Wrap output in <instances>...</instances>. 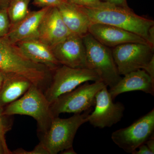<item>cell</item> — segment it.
I'll return each mask as SVG.
<instances>
[{
    "label": "cell",
    "instance_id": "3",
    "mask_svg": "<svg viewBox=\"0 0 154 154\" xmlns=\"http://www.w3.org/2000/svg\"><path fill=\"white\" fill-rule=\"evenodd\" d=\"M91 110L81 114H74L68 118L54 117L49 129L39 136L40 143L48 154H57L73 146L74 140L79 128L88 122Z\"/></svg>",
    "mask_w": 154,
    "mask_h": 154
},
{
    "label": "cell",
    "instance_id": "31",
    "mask_svg": "<svg viewBox=\"0 0 154 154\" xmlns=\"http://www.w3.org/2000/svg\"><path fill=\"white\" fill-rule=\"evenodd\" d=\"M4 78H5V75L0 71V90L2 86Z\"/></svg>",
    "mask_w": 154,
    "mask_h": 154
},
{
    "label": "cell",
    "instance_id": "8",
    "mask_svg": "<svg viewBox=\"0 0 154 154\" xmlns=\"http://www.w3.org/2000/svg\"><path fill=\"white\" fill-rule=\"evenodd\" d=\"M112 51L120 75L143 69L154 57V47L148 43H125L113 48Z\"/></svg>",
    "mask_w": 154,
    "mask_h": 154
},
{
    "label": "cell",
    "instance_id": "22",
    "mask_svg": "<svg viewBox=\"0 0 154 154\" xmlns=\"http://www.w3.org/2000/svg\"><path fill=\"white\" fill-rule=\"evenodd\" d=\"M8 128L4 124L2 118H0V140L2 141L5 147L8 149H9L6 143L5 137L6 132L8 131Z\"/></svg>",
    "mask_w": 154,
    "mask_h": 154
},
{
    "label": "cell",
    "instance_id": "20",
    "mask_svg": "<svg viewBox=\"0 0 154 154\" xmlns=\"http://www.w3.org/2000/svg\"><path fill=\"white\" fill-rule=\"evenodd\" d=\"M12 152V154H48L46 149L40 142L33 150L27 151L23 149H18Z\"/></svg>",
    "mask_w": 154,
    "mask_h": 154
},
{
    "label": "cell",
    "instance_id": "12",
    "mask_svg": "<svg viewBox=\"0 0 154 154\" xmlns=\"http://www.w3.org/2000/svg\"><path fill=\"white\" fill-rule=\"evenodd\" d=\"M72 34L65 24L57 7H51L42 21L38 38L52 48Z\"/></svg>",
    "mask_w": 154,
    "mask_h": 154
},
{
    "label": "cell",
    "instance_id": "25",
    "mask_svg": "<svg viewBox=\"0 0 154 154\" xmlns=\"http://www.w3.org/2000/svg\"><path fill=\"white\" fill-rule=\"evenodd\" d=\"M143 70L154 80V57L152 58L150 61L144 68Z\"/></svg>",
    "mask_w": 154,
    "mask_h": 154
},
{
    "label": "cell",
    "instance_id": "30",
    "mask_svg": "<svg viewBox=\"0 0 154 154\" xmlns=\"http://www.w3.org/2000/svg\"><path fill=\"white\" fill-rule=\"evenodd\" d=\"M60 153L63 154H76L77 153L75 151L72 146L64 150L61 152Z\"/></svg>",
    "mask_w": 154,
    "mask_h": 154
},
{
    "label": "cell",
    "instance_id": "4",
    "mask_svg": "<svg viewBox=\"0 0 154 154\" xmlns=\"http://www.w3.org/2000/svg\"><path fill=\"white\" fill-rule=\"evenodd\" d=\"M88 69L97 73L107 87L113 88L121 79L112 50L96 40L90 33L82 37Z\"/></svg>",
    "mask_w": 154,
    "mask_h": 154
},
{
    "label": "cell",
    "instance_id": "26",
    "mask_svg": "<svg viewBox=\"0 0 154 154\" xmlns=\"http://www.w3.org/2000/svg\"><path fill=\"white\" fill-rule=\"evenodd\" d=\"M105 2L114 4L116 5L127 7L126 0H106Z\"/></svg>",
    "mask_w": 154,
    "mask_h": 154
},
{
    "label": "cell",
    "instance_id": "13",
    "mask_svg": "<svg viewBox=\"0 0 154 154\" xmlns=\"http://www.w3.org/2000/svg\"><path fill=\"white\" fill-rule=\"evenodd\" d=\"M51 8L45 7L37 11L29 12L21 21L11 25L8 32L4 37L14 44L24 40L38 38L42 21Z\"/></svg>",
    "mask_w": 154,
    "mask_h": 154
},
{
    "label": "cell",
    "instance_id": "14",
    "mask_svg": "<svg viewBox=\"0 0 154 154\" xmlns=\"http://www.w3.org/2000/svg\"><path fill=\"white\" fill-rule=\"evenodd\" d=\"M124 76L115 86L109 89L113 100L120 94L131 91H141L154 96V80L144 70L140 69Z\"/></svg>",
    "mask_w": 154,
    "mask_h": 154
},
{
    "label": "cell",
    "instance_id": "17",
    "mask_svg": "<svg viewBox=\"0 0 154 154\" xmlns=\"http://www.w3.org/2000/svg\"><path fill=\"white\" fill-rule=\"evenodd\" d=\"M32 84L24 77L17 75H5L0 90V107L3 108L4 106L22 97Z\"/></svg>",
    "mask_w": 154,
    "mask_h": 154
},
{
    "label": "cell",
    "instance_id": "2",
    "mask_svg": "<svg viewBox=\"0 0 154 154\" xmlns=\"http://www.w3.org/2000/svg\"><path fill=\"white\" fill-rule=\"evenodd\" d=\"M50 105L42 90L32 84L22 97L6 106L2 115H27L33 117L37 122L39 137L49 129L54 118Z\"/></svg>",
    "mask_w": 154,
    "mask_h": 154
},
{
    "label": "cell",
    "instance_id": "21",
    "mask_svg": "<svg viewBox=\"0 0 154 154\" xmlns=\"http://www.w3.org/2000/svg\"><path fill=\"white\" fill-rule=\"evenodd\" d=\"M64 0H34L36 5L42 8L57 7Z\"/></svg>",
    "mask_w": 154,
    "mask_h": 154
},
{
    "label": "cell",
    "instance_id": "10",
    "mask_svg": "<svg viewBox=\"0 0 154 154\" xmlns=\"http://www.w3.org/2000/svg\"><path fill=\"white\" fill-rule=\"evenodd\" d=\"M51 48L56 58L62 65L74 68H88L82 37L71 34Z\"/></svg>",
    "mask_w": 154,
    "mask_h": 154
},
{
    "label": "cell",
    "instance_id": "28",
    "mask_svg": "<svg viewBox=\"0 0 154 154\" xmlns=\"http://www.w3.org/2000/svg\"><path fill=\"white\" fill-rule=\"evenodd\" d=\"M12 0H0V10L7 9Z\"/></svg>",
    "mask_w": 154,
    "mask_h": 154
},
{
    "label": "cell",
    "instance_id": "9",
    "mask_svg": "<svg viewBox=\"0 0 154 154\" xmlns=\"http://www.w3.org/2000/svg\"><path fill=\"white\" fill-rule=\"evenodd\" d=\"M95 110L88 116V122L94 127H111L121 121L125 107L121 102L114 103L107 86L97 93Z\"/></svg>",
    "mask_w": 154,
    "mask_h": 154
},
{
    "label": "cell",
    "instance_id": "27",
    "mask_svg": "<svg viewBox=\"0 0 154 154\" xmlns=\"http://www.w3.org/2000/svg\"><path fill=\"white\" fill-rule=\"evenodd\" d=\"M146 144L152 152L154 153V138L152 137L146 142Z\"/></svg>",
    "mask_w": 154,
    "mask_h": 154
},
{
    "label": "cell",
    "instance_id": "24",
    "mask_svg": "<svg viewBox=\"0 0 154 154\" xmlns=\"http://www.w3.org/2000/svg\"><path fill=\"white\" fill-rule=\"evenodd\" d=\"M138 150H135L134 151L132 152V154H154V153L152 152L149 149L145 143L143 144L138 147ZM137 148V149H138Z\"/></svg>",
    "mask_w": 154,
    "mask_h": 154
},
{
    "label": "cell",
    "instance_id": "6",
    "mask_svg": "<svg viewBox=\"0 0 154 154\" xmlns=\"http://www.w3.org/2000/svg\"><path fill=\"white\" fill-rule=\"evenodd\" d=\"M53 72L50 85L43 92L50 104L83 83L102 81L96 72L88 68H74L61 65Z\"/></svg>",
    "mask_w": 154,
    "mask_h": 154
},
{
    "label": "cell",
    "instance_id": "7",
    "mask_svg": "<svg viewBox=\"0 0 154 154\" xmlns=\"http://www.w3.org/2000/svg\"><path fill=\"white\" fill-rule=\"evenodd\" d=\"M154 109L129 126L113 131L111 139L128 153H132L141 145L154 136Z\"/></svg>",
    "mask_w": 154,
    "mask_h": 154
},
{
    "label": "cell",
    "instance_id": "16",
    "mask_svg": "<svg viewBox=\"0 0 154 154\" xmlns=\"http://www.w3.org/2000/svg\"><path fill=\"white\" fill-rule=\"evenodd\" d=\"M57 8L65 24L72 34L82 37L89 33L91 21L78 6L64 0Z\"/></svg>",
    "mask_w": 154,
    "mask_h": 154
},
{
    "label": "cell",
    "instance_id": "23",
    "mask_svg": "<svg viewBox=\"0 0 154 154\" xmlns=\"http://www.w3.org/2000/svg\"><path fill=\"white\" fill-rule=\"evenodd\" d=\"M67 2L78 6H86L92 5L100 0H66Z\"/></svg>",
    "mask_w": 154,
    "mask_h": 154
},
{
    "label": "cell",
    "instance_id": "29",
    "mask_svg": "<svg viewBox=\"0 0 154 154\" xmlns=\"http://www.w3.org/2000/svg\"><path fill=\"white\" fill-rule=\"evenodd\" d=\"M0 154H12V152L5 147L0 140Z\"/></svg>",
    "mask_w": 154,
    "mask_h": 154
},
{
    "label": "cell",
    "instance_id": "32",
    "mask_svg": "<svg viewBox=\"0 0 154 154\" xmlns=\"http://www.w3.org/2000/svg\"><path fill=\"white\" fill-rule=\"evenodd\" d=\"M3 110V108H1V107H0V118H2V113Z\"/></svg>",
    "mask_w": 154,
    "mask_h": 154
},
{
    "label": "cell",
    "instance_id": "1",
    "mask_svg": "<svg viewBox=\"0 0 154 154\" xmlns=\"http://www.w3.org/2000/svg\"><path fill=\"white\" fill-rule=\"evenodd\" d=\"M78 6L91 23L106 24L122 28L141 36L154 47L153 20L138 16L128 6L116 5L101 1L88 5Z\"/></svg>",
    "mask_w": 154,
    "mask_h": 154
},
{
    "label": "cell",
    "instance_id": "15",
    "mask_svg": "<svg viewBox=\"0 0 154 154\" xmlns=\"http://www.w3.org/2000/svg\"><path fill=\"white\" fill-rule=\"evenodd\" d=\"M16 45L29 60L44 65L51 72L61 65L56 58L51 48L38 38L19 42Z\"/></svg>",
    "mask_w": 154,
    "mask_h": 154
},
{
    "label": "cell",
    "instance_id": "11",
    "mask_svg": "<svg viewBox=\"0 0 154 154\" xmlns=\"http://www.w3.org/2000/svg\"><path fill=\"white\" fill-rule=\"evenodd\" d=\"M88 32L100 43L109 48H115L128 43L149 44L145 39L135 33L106 24L91 23Z\"/></svg>",
    "mask_w": 154,
    "mask_h": 154
},
{
    "label": "cell",
    "instance_id": "5",
    "mask_svg": "<svg viewBox=\"0 0 154 154\" xmlns=\"http://www.w3.org/2000/svg\"><path fill=\"white\" fill-rule=\"evenodd\" d=\"M106 85L102 81L91 84L87 82L59 96L50 105L53 117L62 113L78 114L91 110L95 105L96 94Z\"/></svg>",
    "mask_w": 154,
    "mask_h": 154
},
{
    "label": "cell",
    "instance_id": "18",
    "mask_svg": "<svg viewBox=\"0 0 154 154\" xmlns=\"http://www.w3.org/2000/svg\"><path fill=\"white\" fill-rule=\"evenodd\" d=\"M30 0H12L7 9L11 26L15 25L26 17L29 13Z\"/></svg>",
    "mask_w": 154,
    "mask_h": 154
},
{
    "label": "cell",
    "instance_id": "19",
    "mask_svg": "<svg viewBox=\"0 0 154 154\" xmlns=\"http://www.w3.org/2000/svg\"><path fill=\"white\" fill-rule=\"evenodd\" d=\"M11 22L7 9L0 10V37H4L8 32Z\"/></svg>",
    "mask_w": 154,
    "mask_h": 154
}]
</instances>
